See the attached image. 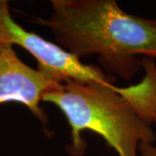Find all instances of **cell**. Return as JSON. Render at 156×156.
Returning <instances> with one entry per match:
<instances>
[{
    "instance_id": "6da1fadb",
    "label": "cell",
    "mask_w": 156,
    "mask_h": 156,
    "mask_svg": "<svg viewBox=\"0 0 156 156\" xmlns=\"http://www.w3.org/2000/svg\"><path fill=\"white\" fill-rule=\"evenodd\" d=\"M49 28L62 49L79 58L97 56L105 71L129 80L142 57L156 58V19L128 14L115 0H52Z\"/></svg>"
},
{
    "instance_id": "8992f818",
    "label": "cell",
    "mask_w": 156,
    "mask_h": 156,
    "mask_svg": "<svg viewBox=\"0 0 156 156\" xmlns=\"http://www.w3.org/2000/svg\"><path fill=\"white\" fill-rule=\"evenodd\" d=\"M138 151L140 156H156V147L152 143L141 142Z\"/></svg>"
},
{
    "instance_id": "5b68a950",
    "label": "cell",
    "mask_w": 156,
    "mask_h": 156,
    "mask_svg": "<svg viewBox=\"0 0 156 156\" xmlns=\"http://www.w3.org/2000/svg\"><path fill=\"white\" fill-rule=\"evenodd\" d=\"M140 61L145 71L141 81L128 87H116V90L144 122L156 126V63L154 58L147 56Z\"/></svg>"
},
{
    "instance_id": "3957f363",
    "label": "cell",
    "mask_w": 156,
    "mask_h": 156,
    "mask_svg": "<svg viewBox=\"0 0 156 156\" xmlns=\"http://www.w3.org/2000/svg\"><path fill=\"white\" fill-rule=\"evenodd\" d=\"M0 44L19 45L37 62V69L59 83L73 80L81 83H113L115 77L103 73L101 68L85 64L81 58L58 44L28 31L11 17L8 2L0 0Z\"/></svg>"
},
{
    "instance_id": "7a4b0ae2",
    "label": "cell",
    "mask_w": 156,
    "mask_h": 156,
    "mask_svg": "<svg viewBox=\"0 0 156 156\" xmlns=\"http://www.w3.org/2000/svg\"><path fill=\"white\" fill-rule=\"evenodd\" d=\"M43 101L56 105L66 117L71 136L68 152L74 156L85 152L87 145L82 136L85 130L101 136L118 156H138L141 142L155 141L152 126L138 115L113 83L68 80L45 94Z\"/></svg>"
},
{
    "instance_id": "277c9868",
    "label": "cell",
    "mask_w": 156,
    "mask_h": 156,
    "mask_svg": "<svg viewBox=\"0 0 156 156\" xmlns=\"http://www.w3.org/2000/svg\"><path fill=\"white\" fill-rule=\"evenodd\" d=\"M60 83L46 73L24 63L13 45L0 44V105L7 102L23 104L45 128L48 117L41 102L45 94Z\"/></svg>"
}]
</instances>
